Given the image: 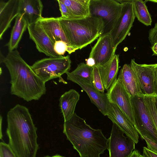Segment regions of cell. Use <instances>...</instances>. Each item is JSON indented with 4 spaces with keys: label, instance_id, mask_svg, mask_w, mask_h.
Segmentation results:
<instances>
[{
    "label": "cell",
    "instance_id": "1",
    "mask_svg": "<svg viewBox=\"0 0 157 157\" xmlns=\"http://www.w3.org/2000/svg\"><path fill=\"white\" fill-rule=\"evenodd\" d=\"M9 144L18 157H36L39 145L37 128L28 108L19 104L7 114Z\"/></svg>",
    "mask_w": 157,
    "mask_h": 157
},
{
    "label": "cell",
    "instance_id": "2",
    "mask_svg": "<svg viewBox=\"0 0 157 157\" xmlns=\"http://www.w3.org/2000/svg\"><path fill=\"white\" fill-rule=\"evenodd\" d=\"M10 74V93L28 102L37 100L46 93L45 83L34 72L16 49L9 51L0 61Z\"/></svg>",
    "mask_w": 157,
    "mask_h": 157
},
{
    "label": "cell",
    "instance_id": "3",
    "mask_svg": "<svg viewBox=\"0 0 157 157\" xmlns=\"http://www.w3.org/2000/svg\"><path fill=\"white\" fill-rule=\"evenodd\" d=\"M63 133L80 157H100L107 149L108 139L101 130L92 128L75 113L64 122Z\"/></svg>",
    "mask_w": 157,
    "mask_h": 157
},
{
    "label": "cell",
    "instance_id": "4",
    "mask_svg": "<svg viewBox=\"0 0 157 157\" xmlns=\"http://www.w3.org/2000/svg\"><path fill=\"white\" fill-rule=\"evenodd\" d=\"M59 20L65 35L74 52L86 47L102 34L104 23L100 17H86Z\"/></svg>",
    "mask_w": 157,
    "mask_h": 157
},
{
    "label": "cell",
    "instance_id": "5",
    "mask_svg": "<svg viewBox=\"0 0 157 157\" xmlns=\"http://www.w3.org/2000/svg\"><path fill=\"white\" fill-rule=\"evenodd\" d=\"M71 61L69 55L57 57L45 58L35 62L31 67L36 74L45 83L61 77L69 71Z\"/></svg>",
    "mask_w": 157,
    "mask_h": 157
},
{
    "label": "cell",
    "instance_id": "6",
    "mask_svg": "<svg viewBox=\"0 0 157 157\" xmlns=\"http://www.w3.org/2000/svg\"><path fill=\"white\" fill-rule=\"evenodd\" d=\"M122 6L117 0H90V16L101 18L103 22L101 35L110 33L120 15Z\"/></svg>",
    "mask_w": 157,
    "mask_h": 157
},
{
    "label": "cell",
    "instance_id": "7",
    "mask_svg": "<svg viewBox=\"0 0 157 157\" xmlns=\"http://www.w3.org/2000/svg\"><path fill=\"white\" fill-rule=\"evenodd\" d=\"M136 131L157 143V132L144 100V94L131 96Z\"/></svg>",
    "mask_w": 157,
    "mask_h": 157
},
{
    "label": "cell",
    "instance_id": "8",
    "mask_svg": "<svg viewBox=\"0 0 157 157\" xmlns=\"http://www.w3.org/2000/svg\"><path fill=\"white\" fill-rule=\"evenodd\" d=\"M122 5L120 15L110 34L114 48L125 39L132 26L135 16L132 0H117Z\"/></svg>",
    "mask_w": 157,
    "mask_h": 157
},
{
    "label": "cell",
    "instance_id": "9",
    "mask_svg": "<svg viewBox=\"0 0 157 157\" xmlns=\"http://www.w3.org/2000/svg\"><path fill=\"white\" fill-rule=\"evenodd\" d=\"M124 132L113 123L110 136L108 139L109 157H129L135 150V143L125 136Z\"/></svg>",
    "mask_w": 157,
    "mask_h": 157
},
{
    "label": "cell",
    "instance_id": "10",
    "mask_svg": "<svg viewBox=\"0 0 157 157\" xmlns=\"http://www.w3.org/2000/svg\"><path fill=\"white\" fill-rule=\"evenodd\" d=\"M109 102L116 105L134 125L135 120L131 96L117 79L106 93Z\"/></svg>",
    "mask_w": 157,
    "mask_h": 157
},
{
    "label": "cell",
    "instance_id": "11",
    "mask_svg": "<svg viewBox=\"0 0 157 157\" xmlns=\"http://www.w3.org/2000/svg\"><path fill=\"white\" fill-rule=\"evenodd\" d=\"M138 81L143 94L148 96L155 95V76L154 64H139L134 59L130 64Z\"/></svg>",
    "mask_w": 157,
    "mask_h": 157
},
{
    "label": "cell",
    "instance_id": "12",
    "mask_svg": "<svg viewBox=\"0 0 157 157\" xmlns=\"http://www.w3.org/2000/svg\"><path fill=\"white\" fill-rule=\"evenodd\" d=\"M67 79L79 85L89 96L91 102L94 104L104 116H107L109 102L106 93L100 92L81 77L68 72Z\"/></svg>",
    "mask_w": 157,
    "mask_h": 157
},
{
    "label": "cell",
    "instance_id": "13",
    "mask_svg": "<svg viewBox=\"0 0 157 157\" xmlns=\"http://www.w3.org/2000/svg\"><path fill=\"white\" fill-rule=\"evenodd\" d=\"M27 29L30 39L35 43L39 52L49 57L62 56L58 55L55 51L53 44L39 21L29 25Z\"/></svg>",
    "mask_w": 157,
    "mask_h": 157
},
{
    "label": "cell",
    "instance_id": "14",
    "mask_svg": "<svg viewBox=\"0 0 157 157\" xmlns=\"http://www.w3.org/2000/svg\"><path fill=\"white\" fill-rule=\"evenodd\" d=\"M110 33L101 36L92 48L89 57L94 58L96 66L103 65L109 62L115 54Z\"/></svg>",
    "mask_w": 157,
    "mask_h": 157
},
{
    "label": "cell",
    "instance_id": "15",
    "mask_svg": "<svg viewBox=\"0 0 157 157\" xmlns=\"http://www.w3.org/2000/svg\"><path fill=\"white\" fill-rule=\"evenodd\" d=\"M107 116L127 136L138 143L139 136L134 125L116 105L109 102Z\"/></svg>",
    "mask_w": 157,
    "mask_h": 157
},
{
    "label": "cell",
    "instance_id": "16",
    "mask_svg": "<svg viewBox=\"0 0 157 157\" xmlns=\"http://www.w3.org/2000/svg\"><path fill=\"white\" fill-rule=\"evenodd\" d=\"M19 0L0 1V39L19 14Z\"/></svg>",
    "mask_w": 157,
    "mask_h": 157
},
{
    "label": "cell",
    "instance_id": "17",
    "mask_svg": "<svg viewBox=\"0 0 157 157\" xmlns=\"http://www.w3.org/2000/svg\"><path fill=\"white\" fill-rule=\"evenodd\" d=\"M39 21L53 45L59 40L66 42L70 48L69 54L74 52L71 47L60 23L59 17H42Z\"/></svg>",
    "mask_w": 157,
    "mask_h": 157
},
{
    "label": "cell",
    "instance_id": "18",
    "mask_svg": "<svg viewBox=\"0 0 157 157\" xmlns=\"http://www.w3.org/2000/svg\"><path fill=\"white\" fill-rule=\"evenodd\" d=\"M43 7L40 0H19V14L23 16L29 25L43 17Z\"/></svg>",
    "mask_w": 157,
    "mask_h": 157
},
{
    "label": "cell",
    "instance_id": "19",
    "mask_svg": "<svg viewBox=\"0 0 157 157\" xmlns=\"http://www.w3.org/2000/svg\"><path fill=\"white\" fill-rule=\"evenodd\" d=\"M131 96L144 94L130 64H125L120 70L117 79Z\"/></svg>",
    "mask_w": 157,
    "mask_h": 157
},
{
    "label": "cell",
    "instance_id": "20",
    "mask_svg": "<svg viewBox=\"0 0 157 157\" xmlns=\"http://www.w3.org/2000/svg\"><path fill=\"white\" fill-rule=\"evenodd\" d=\"M119 63V55L115 54L107 63L98 66L104 89L107 91L117 80Z\"/></svg>",
    "mask_w": 157,
    "mask_h": 157
},
{
    "label": "cell",
    "instance_id": "21",
    "mask_svg": "<svg viewBox=\"0 0 157 157\" xmlns=\"http://www.w3.org/2000/svg\"><path fill=\"white\" fill-rule=\"evenodd\" d=\"M80 96L78 92L74 89L65 92L60 96L59 106L64 121L70 120L75 113L76 105Z\"/></svg>",
    "mask_w": 157,
    "mask_h": 157
},
{
    "label": "cell",
    "instance_id": "22",
    "mask_svg": "<svg viewBox=\"0 0 157 157\" xmlns=\"http://www.w3.org/2000/svg\"><path fill=\"white\" fill-rule=\"evenodd\" d=\"M28 25L22 15L18 14L16 17L9 40L5 45L7 47L9 51L16 50L17 48L23 34L27 28Z\"/></svg>",
    "mask_w": 157,
    "mask_h": 157
},
{
    "label": "cell",
    "instance_id": "23",
    "mask_svg": "<svg viewBox=\"0 0 157 157\" xmlns=\"http://www.w3.org/2000/svg\"><path fill=\"white\" fill-rule=\"evenodd\" d=\"M68 8L75 19L90 16V0H60Z\"/></svg>",
    "mask_w": 157,
    "mask_h": 157
},
{
    "label": "cell",
    "instance_id": "24",
    "mask_svg": "<svg viewBox=\"0 0 157 157\" xmlns=\"http://www.w3.org/2000/svg\"><path fill=\"white\" fill-rule=\"evenodd\" d=\"M132 0L135 17L144 25L147 26L151 25L152 20L146 5V2L141 0Z\"/></svg>",
    "mask_w": 157,
    "mask_h": 157
},
{
    "label": "cell",
    "instance_id": "25",
    "mask_svg": "<svg viewBox=\"0 0 157 157\" xmlns=\"http://www.w3.org/2000/svg\"><path fill=\"white\" fill-rule=\"evenodd\" d=\"M93 67L88 66L84 63H81L70 73L82 78L89 84L93 85Z\"/></svg>",
    "mask_w": 157,
    "mask_h": 157
},
{
    "label": "cell",
    "instance_id": "26",
    "mask_svg": "<svg viewBox=\"0 0 157 157\" xmlns=\"http://www.w3.org/2000/svg\"><path fill=\"white\" fill-rule=\"evenodd\" d=\"M144 100L157 132V95L144 94Z\"/></svg>",
    "mask_w": 157,
    "mask_h": 157
},
{
    "label": "cell",
    "instance_id": "27",
    "mask_svg": "<svg viewBox=\"0 0 157 157\" xmlns=\"http://www.w3.org/2000/svg\"><path fill=\"white\" fill-rule=\"evenodd\" d=\"M93 79L94 87L98 91L104 93L105 89L102 81L98 67L96 65L93 67Z\"/></svg>",
    "mask_w": 157,
    "mask_h": 157
},
{
    "label": "cell",
    "instance_id": "28",
    "mask_svg": "<svg viewBox=\"0 0 157 157\" xmlns=\"http://www.w3.org/2000/svg\"><path fill=\"white\" fill-rule=\"evenodd\" d=\"M53 48L55 52L59 56H63L66 52L69 54V47L66 42L60 40L56 42L54 44Z\"/></svg>",
    "mask_w": 157,
    "mask_h": 157
},
{
    "label": "cell",
    "instance_id": "29",
    "mask_svg": "<svg viewBox=\"0 0 157 157\" xmlns=\"http://www.w3.org/2000/svg\"><path fill=\"white\" fill-rule=\"evenodd\" d=\"M0 157H18L9 144L0 143Z\"/></svg>",
    "mask_w": 157,
    "mask_h": 157
},
{
    "label": "cell",
    "instance_id": "30",
    "mask_svg": "<svg viewBox=\"0 0 157 157\" xmlns=\"http://www.w3.org/2000/svg\"><path fill=\"white\" fill-rule=\"evenodd\" d=\"M57 1L61 13V17L67 19H75L66 5L61 2L60 0H58Z\"/></svg>",
    "mask_w": 157,
    "mask_h": 157
},
{
    "label": "cell",
    "instance_id": "31",
    "mask_svg": "<svg viewBox=\"0 0 157 157\" xmlns=\"http://www.w3.org/2000/svg\"><path fill=\"white\" fill-rule=\"evenodd\" d=\"M148 39L151 46L157 42V22L155 24L154 27L149 30Z\"/></svg>",
    "mask_w": 157,
    "mask_h": 157
},
{
    "label": "cell",
    "instance_id": "32",
    "mask_svg": "<svg viewBox=\"0 0 157 157\" xmlns=\"http://www.w3.org/2000/svg\"><path fill=\"white\" fill-rule=\"evenodd\" d=\"M141 137L145 141L148 149L157 152V143L146 136L143 135Z\"/></svg>",
    "mask_w": 157,
    "mask_h": 157
},
{
    "label": "cell",
    "instance_id": "33",
    "mask_svg": "<svg viewBox=\"0 0 157 157\" xmlns=\"http://www.w3.org/2000/svg\"><path fill=\"white\" fill-rule=\"evenodd\" d=\"M143 153L147 157H157V152L152 151L146 147H143Z\"/></svg>",
    "mask_w": 157,
    "mask_h": 157
},
{
    "label": "cell",
    "instance_id": "34",
    "mask_svg": "<svg viewBox=\"0 0 157 157\" xmlns=\"http://www.w3.org/2000/svg\"><path fill=\"white\" fill-rule=\"evenodd\" d=\"M86 64L88 66L93 67L96 65L94 59L92 57H89L86 60Z\"/></svg>",
    "mask_w": 157,
    "mask_h": 157
},
{
    "label": "cell",
    "instance_id": "35",
    "mask_svg": "<svg viewBox=\"0 0 157 157\" xmlns=\"http://www.w3.org/2000/svg\"><path fill=\"white\" fill-rule=\"evenodd\" d=\"M154 72L155 76V94L157 95V63L155 64L154 67Z\"/></svg>",
    "mask_w": 157,
    "mask_h": 157
},
{
    "label": "cell",
    "instance_id": "36",
    "mask_svg": "<svg viewBox=\"0 0 157 157\" xmlns=\"http://www.w3.org/2000/svg\"><path fill=\"white\" fill-rule=\"evenodd\" d=\"M142 155L137 150H134L129 157H142Z\"/></svg>",
    "mask_w": 157,
    "mask_h": 157
},
{
    "label": "cell",
    "instance_id": "37",
    "mask_svg": "<svg viewBox=\"0 0 157 157\" xmlns=\"http://www.w3.org/2000/svg\"><path fill=\"white\" fill-rule=\"evenodd\" d=\"M151 49L153 52L152 56H157V42L151 47Z\"/></svg>",
    "mask_w": 157,
    "mask_h": 157
},
{
    "label": "cell",
    "instance_id": "38",
    "mask_svg": "<svg viewBox=\"0 0 157 157\" xmlns=\"http://www.w3.org/2000/svg\"><path fill=\"white\" fill-rule=\"evenodd\" d=\"M2 117L1 116V120H0V131H1V132H0V139H1L2 138V132H1V124H2Z\"/></svg>",
    "mask_w": 157,
    "mask_h": 157
},
{
    "label": "cell",
    "instance_id": "39",
    "mask_svg": "<svg viewBox=\"0 0 157 157\" xmlns=\"http://www.w3.org/2000/svg\"><path fill=\"white\" fill-rule=\"evenodd\" d=\"M45 157H64L60 155H53V156H47Z\"/></svg>",
    "mask_w": 157,
    "mask_h": 157
},
{
    "label": "cell",
    "instance_id": "40",
    "mask_svg": "<svg viewBox=\"0 0 157 157\" xmlns=\"http://www.w3.org/2000/svg\"><path fill=\"white\" fill-rule=\"evenodd\" d=\"M145 1L146 2H147L149 1V2H153L154 3H157V0H145Z\"/></svg>",
    "mask_w": 157,
    "mask_h": 157
},
{
    "label": "cell",
    "instance_id": "41",
    "mask_svg": "<svg viewBox=\"0 0 157 157\" xmlns=\"http://www.w3.org/2000/svg\"><path fill=\"white\" fill-rule=\"evenodd\" d=\"M142 157H147L144 155H142Z\"/></svg>",
    "mask_w": 157,
    "mask_h": 157
}]
</instances>
